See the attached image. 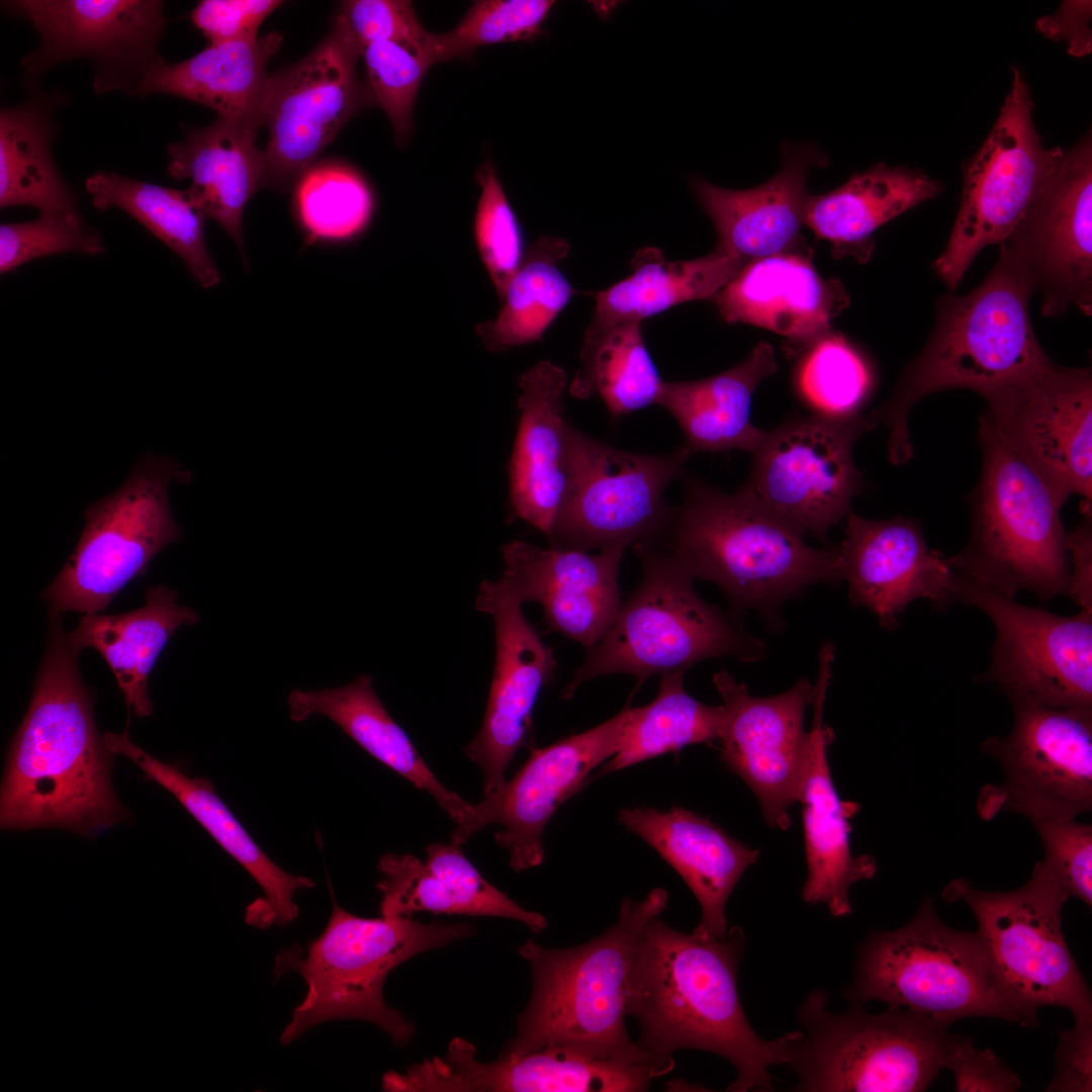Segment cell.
I'll list each match as a JSON object with an SVG mask.
<instances>
[{"mask_svg": "<svg viewBox=\"0 0 1092 1092\" xmlns=\"http://www.w3.org/2000/svg\"><path fill=\"white\" fill-rule=\"evenodd\" d=\"M85 187L98 209L119 208L144 224L173 250L204 288L220 281L219 271L207 251L202 211L186 190L99 171L86 179Z\"/></svg>", "mask_w": 1092, "mask_h": 1092, "instance_id": "obj_42", "label": "cell"}, {"mask_svg": "<svg viewBox=\"0 0 1092 1092\" xmlns=\"http://www.w3.org/2000/svg\"><path fill=\"white\" fill-rule=\"evenodd\" d=\"M569 249L565 240L546 236L526 252L500 297L498 314L476 326L487 350L502 352L543 336L575 293L558 267Z\"/></svg>", "mask_w": 1092, "mask_h": 1092, "instance_id": "obj_43", "label": "cell"}, {"mask_svg": "<svg viewBox=\"0 0 1092 1092\" xmlns=\"http://www.w3.org/2000/svg\"><path fill=\"white\" fill-rule=\"evenodd\" d=\"M844 996L853 1005L883 1001L948 1026L974 1016L1034 1025L1004 993L978 932L947 926L928 895L905 925L874 931L859 944Z\"/></svg>", "mask_w": 1092, "mask_h": 1092, "instance_id": "obj_9", "label": "cell"}, {"mask_svg": "<svg viewBox=\"0 0 1092 1092\" xmlns=\"http://www.w3.org/2000/svg\"><path fill=\"white\" fill-rule=\"evenodd\" d=\"M1044 850L1042 862L1069 896L1092 904V826L1077 819L1031 823Z\"/></svg>", "mask_w": 1092, "mask_h": 1092, "instance_id": "obj_52", "label": "cell"}, {"mask_svg": "<svg viewBox=\"0 0 1092 1092\" xmlns=\"http://www.w3.org/2000/svg\"><path fill=\"white\" fill-rule=\"evenodd\" d=\"M580 367L568 390L600 397L613 417L656 404L663 381L646 348L641 323H625L582 339Z\"/></svg>", "mask_w": 1092, "mask_h": 1092, "instance_id": "obj_44", "label": "cell"}, {"mask_svg": "<svg viewBox=\"0 0 1092 1092\" xmlns=\"http://www.w3.org/2000/svg\"><path fill=\"white\" fill-rule=\"evenodd\" d=\"M378 870L383 875L377 884L381 916L428 911L510 918L536 933L547 928L542 914L524 909L487 882L465 856L461 844L452 840L427 846L425 859L386 853L379 859Z\"/></svg>", "mask_w": 1092, "mask_h": 1092, "instance_id": "obj_33", "label": "cell"}, {"mask_svg": "<svg viewBox=\"0 0 1092 1092\" xmlns=\"http://www.w3.org/2000/svg\"><path fill=\"white\" fill-rule=\"evenodd\" d=\"M982 419L1025 462L1062 508L1083 497L1091 516L1092 376L1054 363L1037 377L986 400Z\"/></svg>", "mask_w": 1092, "mask_h": 1092, "instance_id": "obj_20", "label": "cell"}, {"mask_svg": "<svg viewBox=\"0 0 1092 1092\" xmlns=\"http://www.w3.org/2000/svg\"><path fill=\"white\" fill-rule=\"evenodd\" d=\"M713 681L724 710L720 759L753 792L767 824L787 830L809 755L804 716L813 686L802 677L780 695L754 697L727 670L716 672Z\"/></svg>", "mask_w": 1092, "mask_h": 1092, "instance_id": "obj_22", "label": "cell"}, {"mask_svg": "<svg viewBox=\"0 0 1092 1092\" xmlns=\"http://www.w3.org/2000/svg\"><path fill=\"white\" fill-rule=\"evenodd\" d=\"M667 892L642 900L625 898L619 918L595 939L570 948H548L529 939L518 952L532 971L533 990L518 1017L517 1034L503 1057H520L547 1045L567 1044L590 1055L650 1063L625 1026L629 975L638 937L665 909Z\"/></svg>", "mask_w": 1092, "mask_h": 1092, "instance_id": "obj_5", "label": "cell"}, {"mask_svg": "<svg viewBox=\"0 0 1092 1092\" xmlns=\"http://www.w3.org/2000/svg\"><path fill=\"white\" fill-rule=\"evenodd\" d=\"M335 21L361 53L373 43L420 38L429 32L422 26L412 3L404 0L345 1Z\"/></svg>", "mask_w": 1092, "mask_h": 1092, "instance_id": "obj_53", "label": "cell"}, {"mask_svg": "<svg viewBox=\"0 0 1092 1092\" xmlns=\"http://www.w3.org/2000/svg\"><path fill=\"white\" fill-rule=\"evenodd\" d=\"M944 1068L954 1075L956 1091L1012 1092L1021 1085L1018 1075L990 1049L977 1050L963 1035L953 1034Z\"/></svg>", "mask_w": 1092, "mask_h": 1092, "instance_id": "obj_55", "label": "cell"}, {"mask_svg": "<svg viewBox=\"0 0 1092 1092\" xmlns=\"http://www.w3.org/2000/svg\"><path fill=\"white\" fill-rule=\"evenodd\" d=\"M684 674L660 675L657 696L651 703L635 708L620 749L596 777L718 739L724 715L722 704L709 706L690 696L684 687Z\"/></svg>", "mask_w": 1092, "mask_h": 1092, "instance_id": "obj_45", "label": "cell"}, {"mask_svg": "<svg viewBox=\"0 0 1092 1092\" xmlns=\"http://www.w3.org/2000/svg\"><path fill=\"white\" fill-rule=\"evenodd\" d=\"M257 134L254 127L217 117L204 127L187 128L182 142L167 147L169 175L190 180L188 195L235 242L245 265L244 209L264 186V156Z\"/></svg>", "mask_w": 1092, "mask_h": 1092, "instance_id": "obj_34", "label": "cell"}, {"mask_svg": "<svg viewBox=\"0 0 1092 1092\" xmlns=\"http://www.w3.org/2000/svg\"><path fill=\"white\" fill-rule=\"evenodd\" d=\"M746 264L716 246L703 257L667 261L656 248L642 249L630 276L596 293L590 322L582 339L625 323H641L675 305L713 297Z\"/></svg>", "mask_w": 1092, "mask_h": 1092, "instance_id": "obj_40", "label": "cell"}, {"mask_svg": "<svg viewBox=\"0 0 1092 1092\" xmlns=\"http://www.w3.org/2000/svg\"><path fill=\"white\" fill-rule=\"evenodd\" d=\"M744 943L738 926L715 937L653 917L635 947L627 1016L639 1024V1048L670 1071L675 1051L701 1050L734 1066L727 1091H772L769 1068L786 1064L791 1032L768 1040L749 1024L737 988Z\"/></svg>", "mask_w": 1092, "mask_h": 1092, "instance_id": "obj_1", "label": "cell"}, {"mask_svg": "<svg viewBox=\"0 0 1092 1092\" xmlns=\"http://www.w3.org/2000/svg\"><path fill=\"white\" fill-rule=\"evenodd\" d=\"M956 577L959 603L981 610L995 628L990 664L978 682L996 685L1007 698L1092 710V610L1062 616Z\"/></svg>", "mask_w": 1092, "mask_h": 1092, "instance_id": "obj_17", "label": "cell"}, {"mask_svg": "<svg viewBox=\"0 0 1092 1092\" xmlns=\"http://www.w3.org/2000/svg\"><path fill=\"white\" fill-rule=\"evenodd\" d=\"M692 451H626L566 426L567 482L547 536L551 547L607 551L652 539L669 507L663 495Z\"/></svg>", "mask_w": 1092, "mask_h": 1092, "instance_id": "obj_12", "label": "cell"}, {"mask_svg": "<svg viewBox=\"0 0 1092 1092\" xmlns=\"http://www.w3.org/2000/svg\"><path fill=\"white\" fill-rule=\"evenodd\" d=\"M877 425L872 412L843 420L814 414L789 419L766 431L740 488L805 534L825 541L863 484L854 443Z\"/></svg>", "mask_w": 1092, "mask_h": 1092, "instance_id": "obj_16", "label": "cell"}, {"mask_svg": "<svg viewBox=\"0 0 1092 1092\" xmlns=\"http://www.w3.org/2000/svg\"><path fill=\"white\" fill-rule=\"evenodd\" d=\"M941 191L939 181L919 170L878 163L831 191L809 195L805 224L832 245L834 255L866 262L874 232Z\"/></svg>", "mask_w": 1092, "mask_h": 1092, "instance_id": "obj_38", "label": "cell"}, {"mask_svg": "<svg viewBox=\"0 0 1092 1092\" xmlns=\"http://www.w3.org/2000/svg\"><path fill=\"white\" fill-rule=\"evenodd\" d=\"M176 598L177 592L164 585L152 587L144 607L119 615L85 614L68 633L78 651L91 647L103 656L128 709L140 717L153 712L148 677L160 652L181 625L199 621L198 614Z\"/></svg>", "mask_w": 1092, "mask_h": 1092, "instance_id": "obj_39", "label": "cell"}, {"mask_svg": "<svg viewBox=\"0 0 1092 1092\" xmlns=\"http://www.w3.org/2000/svg\"><path fill=\"white\" fill-rule=\"evenodd\" d=\"M553 5L548 0L476 1L453 28L429 33L432 63L467 56L482 46L532 38L540 33Z\"/></svg>", "mask_w": 1092, "mask_h": 1092, "instance_id": "obj_48", "label": "cell"}, {"mask_svg": "<svg viewBox=\"0 0 1092 1092\" xmlns=\"http://www.w3.org/2000/svg\"><path fill=\"white\" fill-rule=\"evenodd\" d=\"M1092 1022H1075L1061 1033L1055 1062V1077L1046 1091H1091Z\"/></svg>", "mask_w": 1092, "mask_h": 1092, "instance_id": "obj_56", "label": "cell"}, {"mask_svg": "<svg viewBox=\"0 0 1092 1092\" xmlns=\"http://www.w3.org/2000/svg\"><path fill=\"white\" fill-rule=\"evenodd\" d=\"M475 608L493 618L495 659L482 724L464 753L480 767L488 796L506 781L516 753L532 741L533 710L557 662L499 579L481 583Z\"/></svg>", "mask_w": 1092, "mask_h": 1092, "instance_id": "obj_23", "label": "cell"}, {"mask_svg": "<svg viewBox=\"0 0 1092 1092\" xmlns=\"http://www.w3.org/2000/svg\"><path fill=\"white\" fill-rule=\"evenodd\" d=\"M190 478L176 460L146 455L116 491L88 508L78 545L43 593L52 610L98 613L144 575L152 559L181 537L168 488Z\"/></svg>", "mask_w": 1092, "mask_h": 1092, "instance_id": "obj_13", "label": "cell"}, {"mask_svg": "<svg viewBox=\"0 0 1092 1092\" xmlns=\"http://www.w3.org/2000/svg\"><path fill=\"white\" fill-rule=\"evenodd\" d=\"M1000 246L997 262L975 289L939 299L924 348L903 369L892 395L872 412L889 430L887 452L895 465L912 458L908 416L923 397L967 388L988 400L1055 363L1031 325L1028 300L1035 282L1027 261L1013 241Z\"/></svg>", "mask_w": 1092, "mask_h": 1092, "instance_id": "obj_3", "label": "cell"}, {"mask_svg": "<svg viewBox=\"0 0 1092 1092\" xmlns=\"http://www.w3.org/2000/svg\"><path fill=\"white\" fill-rule=\"evenodd\" d=\"M282 39V34L270 31L257 38L209 43L174 64L160 56L134 95L178 96L214 110L217 117L259 130L269 78L267 65Z\"/></svg>", "mask_w": 1092, "mask_h": 1092, "instance_id": "obj_35", "label": "cell"}, {"mask_svg": "<svg viewBox=\"0 0 1092 1092\" xmlns=\"http://www.w3.org/2000/svg\"><path fill=\"white\" fill-rule=\"evenodd\" d=\"M810 253L785 252L752 260L713 297L721 316L775 332L807 348L827 334L830 322L848 304L836 279H824Z\"/></svg>", "mask_w": 1092, "mask_h": 1092, "instance_id": "obj_29", "label": "cell"}, {"mask_svg": "<svg viewBox=\"0 0 1092 1092\" xmlns=\"http://www.w3.org/2000/svg\"><path fill=\"white\" fill-rule=\"evenodd\" d=\"M278 0H203L191 12L193 24L209 43L257 38Z\"/></svg>", "mask_w": 1092, "mask_h": 1092, "instance_id": "obj_54", "label": "cell"}, {"mask_svg": "<svg viewBox=\"0 0 1092 1092\" xmlns=\"http://www.w3.org/2000/svg\"><path fill=\"white\" fill-rule=\"evenodd\" d=\"M429 33L373 43L361 53L368 93L386 114L398 142L410 132L418 91L433 66L427 47Z\"/></svg>", "mask_w": 1092, "mask_h": 1092, "instance_id": "obj_49", "label": "cell"}, {"mask_svg": "<svg viewBox=\"0 0 1092 1092\" xmlns=\"http://www.w3.org/2000/svg\"><path fill=\"white\" fill-rule=\"evenodd\" d=\"M476 179L481 192L474 221L475 242L502 297L526 255L524 237L489 160L480 166Z\"/></svg>", "mask_w": 1092, "mask_h": 1092, "instance_id": "obj_50", "label": "cell"}, {"mask_svg": "<svg viewBox=\"0 0 1092 1092\" xmlns=\"http://www.w3.org/2000/svg\"><path fill=\"white\" fill-rule=\"evenodd\" d=\"M333 898L329 922L302 949L298 944L275 958V980L289 972L307 985L280 1041L290 1043L310 1027L333 1019H362L382 1028L397 1046L415 1032L414 1025L382 995L391 970L423 951L469 937L468 923H423L411 916L364 918L344 910Z\"/></svg>", "mask_w": 1092, "mask_h": 1092, "instance_id": "obj_7", "label": "cell"}, {"mask_svg": "<svg viewBox=\"0 0 1092 1092\" xmlns=\"http://www.w3.org/2000/svg\"><path fill=\"white\" fill-rule=\"evenodd\" d=\"M104 740L114 754L128 757L141 767L147 779L155 781L172 793L261 887L265 897L247 908V923L259 928H266L272 923L283 927L298 917V907L292 897L297 890L310 889L315 883L309 878L293 876L279 868L258 846L220 800L210 781L200 777H187L177 766L154 758L133 744L126 732L107 733Z\"/></svg>", "mask_w": 1092, "mask_h": 1092, "instance_id": "obj_32", "label": "cell"}, {"mask_svg": "<svg viewBox=\"0 0 1092 1092\" xmlns=\"http://www.w3.org/2000/svg\"><path fill=\"white\" fill-rule=\"evenodd\" d=\"M804 535L740 487L727 492L690 478L681 502L645 542L671 554L694 580L718 585L732 613L752 609L778 624L783 602L842 579L839 547H813Z\"/></svg>", "mask_w": 1092, "mask_h": 1092, "instance_id": "obj_4", "label": "cell"}, {"mask_svg": "<svg viewBox=\"0 0 1092 1092\" xmlns=\"http://www.w3.org/2000/svg\"><path fill=\"white\" fill-rule=\"evenodd\" d=\"M1022 251L1043 295L1041 312L1075 306L1092 312V144L1064 153L1022 222L1009 238ZM1008 239V240H1009Z\"/></svg>", "mask_w": 1092, "mask_h": 1092, "instance_id": "obj_24", "label": "cell"}, {"mask_svg": "<svg viewBox=\"0 0 1092 1092\" xmlns=\"http://www.w3.org/2000/svg\"><path fill=\"white\" fill-rule=\"evenodd\" d=\"M27 89L31 93L26 101L0 111V206L78 212L75 195L51 152L52 112L62 98Z\"/></svg>", "mask_w": 1092, "mask_h": 1092, "instance_id": "obj_41", "label": "cell"}, {"mask_svg": "<svg viewBox=\"0 0 1092 1092\" xmlns=\"http://www.w3.org/2000/svg\"><path fill=\"white\" fill-rule=\"evenodd\" d=\"M360 50L340 24L302 60L269 75L262 126L264 186L295 185L365 101L357 76Z\"/></svg>", "mask_w": 1092, "mask_h": 1092, "instance_id": "obj_18", "label": "cell"}, {"mask_svg": "<svg viewBox=\"0 0 1092 1092\" xmlns=\"http://www.w3.org/2000/svg\"><path fill=\"white\" fill-rule=\"evenodd\" d=\"M52 632L1 788L2 828L95 835L124 817L110 784L113 752L95 726L78 650L52 612Z\"/></svg>", "mask_w": 1092, "mask_h": 1092, "instance_id": "obj_2", "label": "cell"}, {"mask_svg": "<svg viewBox=\"0 0 1092 1092\" xmlns=\"http://www.w3.org/2000/svg\"><path fill=\"white\" fill-rule=\"evenodd\" d=\"M633 549L642 578L603 639L586 650L562 699H571L582 684L603 675L627 673L641 684L654 674L685 672L709 658L753 662L765 655L764 643L744 628L741 616L703 600L694 578L671 554L651 543Z\"/></svg>", "mask_w": 1092, "mask_h": 1092, "instance_id": "obj_6", "label": "cell"}, {"mask_svg": "<svg viewBox=\"0 0 1092 1092\" xmlns=\"http://www.w3.org/2000/svg\"><path fill=\"white\" fill-rule=\"evenodd\" d=\"M830 678V666L820 665L811 702L814 716L810 749L798 799L808 867L802 898L812 905L823 903L833 916L841 917L851 912L849 888L858 881L873 879L877 862L870 854H852L848 820L859 806L841 801L831 778L827 749L834 733L822 721Z\"/></svg>", "mask_w": 1092, "mask_h": 1092, "instance_id": "obj_27", "label": "cell"}, {"mask_svg": "<svg viewBox=\"0 0 1092 1092\" xmlns=\"http://www.w3.org/2000/svg\"><path fill=\"white\" fill-rule=\"evenodd\" d=\"M635 714L629 705L611 719L582 733L541 748H530L521 768L492 794L472 805L451 840L463 844L490 824L503 827L495 842L509 852L510 866L522 872L544 859L543 831L556 810L579 792L590 772L613 757Z\"/></svg>", "mask_w": 1092, "mask_h": 1092, "instance_id": "obj_21", "label": "cell"}, {"mask_svg": "<svg viewBox=\"0 0 1092 1092\" xmlns=\"http://www.w3.org/2000/svg\"><path fill=\"white\" fill-rule=\"evenodd\" d=\"M796 382L812 414L843 420L861 414L873 387V374L841 335L828 332L807 347Z\"/></svg>", "mask_w": 1092, "mask_h": 1092, "instance_id": "obj_47", "label": "cell"}, {"mask_svg": "<svg viewBox=\"0 0 1092 1092\" xmlns=\"http://www.w3.org/2000/svg\"><path fill=\"white\" fill-rule=\"evenodd\" d=\"M827 1002V992L814 989L797 1010L801 1029L791 1031L785 1064L798 1080L793 1090L918 1092L944 1068L948 1025L895 1007L834 1013Z\"/></svg>", "mask_w": 1092, "mask_h": 1092, "instance_id": "obj_10", "label": "cell"}, {"mask_svg": "<svg viewBox=\"0 0 1092 1092\" xmlns=\"http://www.w3.org/2000/svg\"><path fill=\"white\" fill-rule=\"evenodd\" d=\"M66 251L92 255L105 251L100 235L86 228L79 212H44L33 220L0 225L1 274Z\"/></svg>", "mask_w": 1092, "mask_h": 1092, "instance_id": "obj_51", "label": "cell"}, {"mask_svg": "<svg viewBox=\"0 0 1092 1092\" xmlns=\"http://www.w3.org/2000/svg\"><path fill=\"white\" fill-rule=\"evenodd\" d=\"M3 5L28 20L40 36L38 48L20 64L26 87L65 61L86 58L95 64L97 94L123 90L134 95L160 57L157 47L166 26L162 1L17 0Z\"/></svg>", "mask_w": 1092, "mask_h": 1092, "instance_id": "obj_19", "label": "cell"}, {"mask_svg": "<svg viewBox=\"0 0 1092 1092\" xmlns=\"http://www.w3.org/2000/svg\"><path fill=\"white\" fill-rule=\"evenodd\" d=\"M294 204L308 243H336L365 230L373 211V196L352 168L327 162L311 166L297 180Z\"/></svg>", "mask_w": 1092, "mask_h": 1092, "instance_id": "obj_46", "label": "cell"}, {"mask_svg": "<svg viewBox=\"0 0 1092 1092\" xmlns=\"http://www.w3.org/2000/svg\"><path fill=\"white\" fill-rule=\"evenodd\" d=\"M942 897L972 910L1001 988L1034 1024L1042 1006L1067 1008L1075 1022H1092L1091 992L1062 930L1070 898L1042 860L1014 890H978L960 878L945 886Z\"/></svg>", "mask_w": 1092, "mask_h": 1092, "instance_id": "obj_11", "label": "cell"}, {"mask_svg": "<svg viewBox=\"0 0 1092 1092\" xmlns=\"http://www.w3.org/2000/svg\"><path fill=\"white\" fill-rule=\"evenodd\" d=\"M979 481L970 495L971 533L948 557L960 575L1008 598L1069 597L1071 568L1061 507L1034 471L979 419Z\"/></svg>", "mask_w": 1092, "mask_h": 1092, "instance_id": "obj_8", "label": "cell"}, {"mask_svg": "<svg viewBox=\"0 0 1092 1092\" xmlns=\"http://www.w3.org/2000/svg\"><path fill=\"white\" fill-rule=\"evenodd\" d=\"M845 518L839 551L853 606L868 609L882 627L893 631L898 615L914 601L928 600L939 611L959 603L948 557L927 546L918 521L871 520L851 511Z\"/></svg>", "mask_w": 1092, "mask_h": 1092, "instance_id": "obj_25", "label": "cell"}, {"mask_svg": "<svg viewBox=\"0 0 1092 1092\" xmlns=\"http://www.w3.org/2000/svg\"><path fill=\"white\" fill-rule=\"evenodd\" d=\"M1092 526L1091 516L1067 536L1071 578L1069 598L1081 609L1092 610Z\"/></svg>", "mask_w": 1092, "mask_h": 1092, "instance_id": "obj_58", "label": "cell"}, {"mask_svg": "<svg viewBox=\"0 0 1092 1092\" xmlns=\"http://www.w3.org/2000/svg\"><path fill=\"white\" fill-rule=\"evenodd\" d=\"M520 421L509 466L513 515L549 535L567 482L563 396L567 377L541 361L519 380Z\"/></svg>", "mask_w": 1092, "mask_h": 1092, "instance_id": "obj_31", "label": "cell"}, {"mask_svg": "<svg viewBox=\"0 0 1092 1092\" xmlns=\"http://www.w3.org/2000/svg\"><path fill=\"white\" fill-rule=\"evenodd\" d=\"M777 371L774 348L760 342L745 359L717 375L663 381L656 404L676 421L693 454L731 450L752 454L766 435L751 422L753 394Z\"/></svg>", "mask_w": 1092, "mask_h": 1092, "instance_id": "obj_36", "label": "cell"}, {"mask_svg": "<svg viewBox=\"0 0 1092 1092\" xmlns=\"http://www.w3.org/2000/svg\"><path fill=\"white\" fill-rule=\"evenodd\" d=\"M287 705L290 719L297 723L316 714L329 718L371 756L429 793L456 825L470 814L472 804L447 789L434 775L378 698L369 674H361L339 688L295 689Z\"/></svg>", "mask_w": 1092, "mask_h": 1092, "instance_id": "obj_37", "label": "cell"}, {"mask_svg": "<svg viewBox=\"0 0 1092 1092\" xmlns=\"http://www.w3.org/2000/svg\"><path fill=\"white\" fill-rule=\"evenodd\" d=\"M782 165L769 180L744 190L726 189L694 178L692 188L718 236L716 246L748 263L801 244L809 198L808 171L828 165L816 143L780 144Z\"/></svg>", "mask_w": 1092, "mask_h": 1092, "instance_id": "obj_28", "label": "cell"}, {"mask_svg": "<svg viewBox=\"0 0 1092 1092\" xmlns=\"http://www.w3.org/2000/svg\"><path fill=\"white\" fill-rule=\"evenodd\" d=\"M625 551L588 554L512 541L502 548L505 568L498 579L522 605H541L549 631L587 650L603 639L621 609L618 576Z\"/></svg>", "mask_w": 1092, "mask_h": 1092, "instance_id": "obj_26", "label": "cell"}, {"mask_svg": "<svg viewBox=\"0 0 1092 1092\" xmlns=\"http://www.w3.org/2000/svg\"><path fill=\"white\" fill-rule=\"evenodd\" d=\"M618 820L642 838L680 876L702 909L695 930L715 937L727 930L725 906L759 849L730 837L708 818L681 807L668 811L634 807L619 811Z\"/></svg>", "mask_w": 1092, "mask_h": 1092, "instance_id": "obj_30", "label": "cell"}, {"mask_svg": "<svg viewBox=\"0 0 1092 1092\" xmlns=\"http://www.w3.org/2000/svg\"><path fill=\"white\" fill-rule=\"evenodd\" d=\"M1013 728L991 736L981 752L998 761L1004 779L982 787L977 811L983 820L1002 812L1030 823L1077 819L1092 810V710L1056 708L1008 697Z\"/></svg>", "mask_w": 1092, "mask_h": 1092, "instance_id": "obj_15", "label": "cell"}, {"mask_svg": "<svg viewBox=\"0 0 1092 1092\" xmlns=\"http://www.w3.org/2000/svg\"><path fill=\"white\" fill-rule=\"evenodd\" d=\"M1091 16V1L1068 0L1056 13L1038 18L1035 29L1052 40H1064L1068 53L1080 58L1092 51Z\"/></svg>", "mask_w": 1092, "mask_h": 1092, "instance_id": "obj_57", "label": "cell"}, {"mask_svg": "<svg viewBox=\"0 0 1092 1092\" xmlns=\"http://www.w3.org/2000/svg\"><path fill=\"white\" fill-rule=\"evenodd\" d=\"M1013 81L990 133L963 173L960 209L948 241L932 264L952 291L977 255L1007 241L1024 219L1065 151L1043 146L1032 119L1026 80Z\"/></svg>", "mask_w": 1092, "mask_h": 1092, "instance_id": "obj_14", "label": "cell"}]
</instances>
